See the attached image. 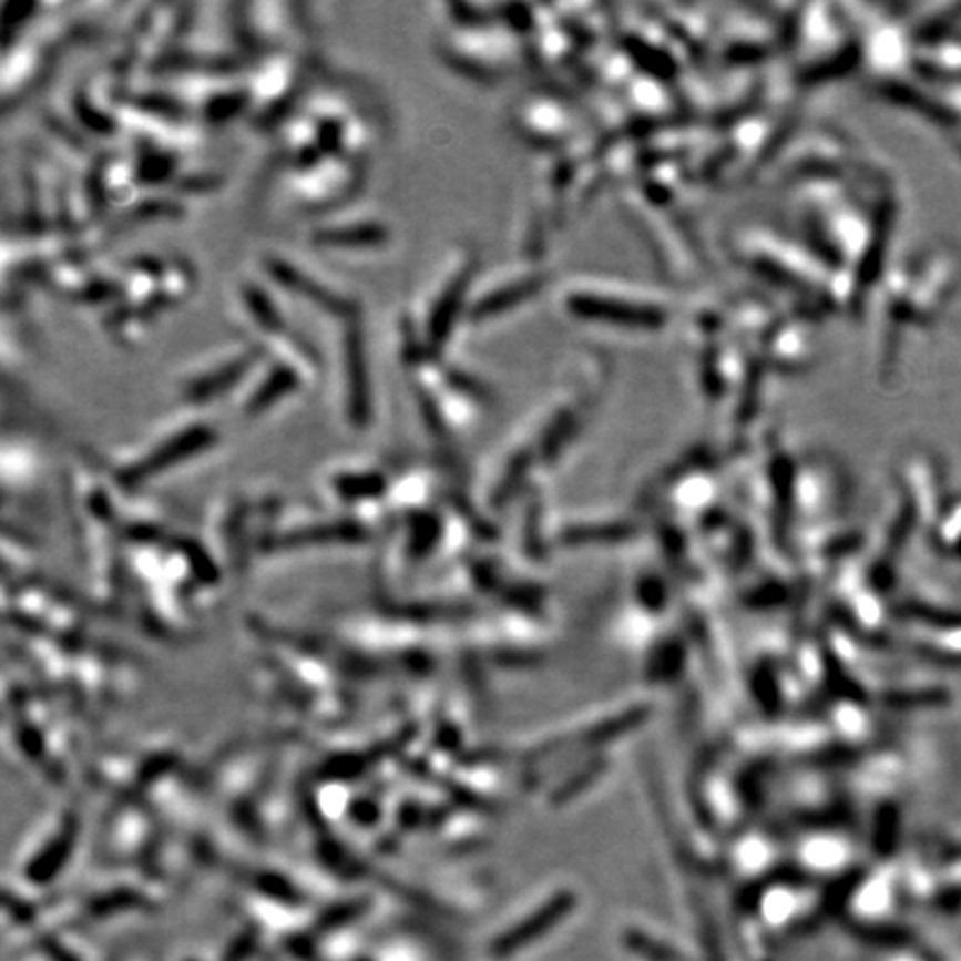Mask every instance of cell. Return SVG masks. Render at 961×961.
<instances>
[{"mask_svg": "<svg viewBox=\"0 0 961 961\" xmlns=\"http://www.w3.org/2000/svg\"><path fill=\"white\" fill-rule=\"evenodd\" d=\"M196 287V272L190 258L181 254L165 256L163 274H161V305L163 309L178 307L185 303Z\"/></svg>", "mask_w": 961, "mask_h": 961, "instance_id": "2e32d148", "label": "cell"}, {"mask_svg": "<svg viewBox=\"0 0 961 961\" xmlns=\"http://www.w3.org/2000/svg\"><path fill=\"white\" fill-rule=\"evenodd\" d=\"M260 269L265 278L272 280L276 287H280L294 298H300L314 309L341 320V324L361 316V303L355 294L328 283L324 276L300 267L287 256L269 252L260 258Z\"/></svg>", "mask_w": 961, "mask_h": 961, "instance_id": "ba28073f", "label": "cell"}, {"mask_svg": "<svg viewBox=\"0 0 961 961\" xmlns=\"http://www.w3.org/2000/svg\"><path fill=\"white\" fill-rule=\"evenodd\" d=\"M543 274L534 267H519L517 272L501 274L483 289L474 292L468 305V324L481 326L488 320L519 307L543 287Z\"/></svg>", "mask_w": 961, "mask_h": 961, "instance_id": "30bf717a", "label": "cell"}, {"mask_svg": "<svg viewBox=\"0 0 961 961\" xmlns=\"http://www.w3.org/2000/svg\"><path fill=\"white\" fill-rule=\"evenodd\" d=\"M260 341H236L194 364L178 381V395L190 406H207L236 388H243L263 361Z\"/></svg>", "mask_w": 961, "mask_h": 961, "instance_id": "277c9868", "label": "cell"}, {"mask_svg": "<svg viewBox=\"0 0 961 961\" xmlns=\"http://www.w3.org/2000/svg\"><path fill=\"white\" fill-rule=\"evenodd\" d=\"M328 488L339 501H377L390 490L388 477L377 468H337L328 477Z\"/></svg>", "mask_w": 961, "mask_h": 961, "instance_id": "9a60e30c", "label": "cell"}, {"mask_svg": "<svg viewBox=\"0 0 961 961\" xmlns=\"http://www.w3.org/2000/svg\"><path fill=\"white\" fill-rule=\"evenodd\" d=\"M238 305L252 328L256 330V341L263 348L278 346L300 337V333L289 324L283 307L276 303L272 292L256 278L238 280Z\"/></svg>", "mask_w": 961, "mask_h": 961, "instance_id": "5bb4252c", "label": "cell"}, {"mask_svg": "<svg viewBox=\"0 0 961 961\" xmlns=\"http://www.w3.org/2000/svg\"><path fill=\"white\" fill-rule=\"evenodd\" d=\"M287 176L289 194L298 207L328 212L359 194L366 181V163L328 156L298 170H287Z\"/></svg>", "mask_w": 961, "mask_h": 961, "instance_id": "8992f818", "label": "cell"}, {"mask_svg": "<svg viewBox=\"0 0 961 961\" xmlns=\"http://www.w3.org/2000/svg\"><path fill=\"white\" fill-rule=\"evenodd\" d=\"M59 54L57 43H43L37 39H17L14 45L6 48L3 61V105L12 108L14 101H21L28 92H32L39 81L48 74L54 57Z\"/></svg>", "mask_w": 961, "mask_h": 961, "instance_id": "8fae6325", "label": "cell"}, {"mask_svg": "<svg viewBox=\"0 0 961 961\" xmlns=\"http://www.w3.org/2000/svg\"><path fill=\"white\" fill-rule=\"evenodd\" d=\"M341 390L344 417L352 430H368L375 417L372 377L364 318H350L341 324Z\"/></svg>", "mask_w": 961, "mask_h": 961, "instance_id": "9c48e42d", "label": "cell"}, {"mask_svg": "<svg viewBox=\"0 0 961 961\" xmlns=\"http://www.w3.org/2000/svg\"><path fill=\"white\" fill-rule=\"evenodd\" d=\"M243 388L245 392L241 395V412L243 417L254 419L307 388V384L289 366L272 359L265 352L263 361L256 366Z\"/></svg>", "mask_w": 961, "mask_h": 961, "instance_id": "4fadbf2b", "label": "cell"}, {"mask_svg": "<svg viewBox=\"0 0 961 961\" xmlns=\"http://www.w3.org/2000/svg\"><path fill=\"white\" fill-rule=\"evenodd\" d=\"M307 83L309 68L300 57L283 50L265 54V59L247 76V116L258 127L283 125L292 114L298 112L296 105Z\"/></svg>", "mask_w": 961, "mask_h": 961, "instance_id": "3957f363", "label": "cell"}, {"mask_svg": "<svg viewBox=\"0 0 961 961\" xmlns=\"http://www.w3.org/2000/svg\"><path fill=\"white\" fill-rule=\"evenodd\" d=\"M187 6H150L136 19L127 45L123 48L116 72L121 76L136 70L156 72L178 48L190 25Z\"/></svg>", "mask_w": 961, "mask_h": 961, "instance_id": "5b68a950", "label": "cell"}, {"mask_svg": "<svg viewBox=\"0 0 961 961\" xmlns=\"http://www.w3.org/2000/svg\"><path fill=\"white\" fill-rule=\"evenodd\" d=\"M477 274V252L472 247H459L448 256L443 269L435 278L421 318H415L419 337L432 355L443 357V350L452 341L457 326L466 320Z\"/></svg>", "mask_w": 961, "mask_h": 961, "instance_id": "7a4b0ae2", "label": "cell"}, {"mask_svg": "<svg viewBox=\"0 0 961 961\" xmlns=\"http://www.w3.org/2000/svg\"><path fill=\"white\" fill-rule=\"evenodd\" d=\"M561 305L568 314L587 318L590 324L636 330H662L677 314L675 300L664 292L592 276L568 283L561 292Z\"/></svg>", "mask_w": 961, "mask_h": 961, "instance_id": "6da1fadb", "label": "cell"}, {"mask_svg": "<svg viewBox=\"0 0 961 961\" xmlns=\"http://www.w3.org/2000/svg\"><path fill=\"white\" fill-rule=\"evenodd\" d=\"M392 241V229L375 216L330 218L309 232V243L330 252H375Z\"/></svg>", "mask_w": 961, "mask_h": 961, "instance_id": "7c38bea8", "label": "cell"}, {"mask_svg": "<svg viewBox=\"0 0 961 961\" xmlns=\"http://www.w3.org/2000/svg\"><path fill=\"white\" fill-rule=\"evenodd\" d=\"M218 432L212 423L203 419L183 421L161 437H156L150 448H145L141 454H136L132 461L123 463L116 470V479L123 488H136L145 483L147 479L167 472L174 466H181L183 461L203 454L212 446H216Z\"/></svg>", "mask_w": 961, "mask_h": 961, "instance_id": "52a82bcc", "label": "cell"}]
</instances>
